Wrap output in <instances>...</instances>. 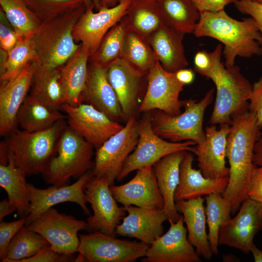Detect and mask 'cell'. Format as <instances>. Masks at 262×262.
<instances>
[{"label":"cell","instance_id":"obj_51","mask_svg":"<svg viewBox=\"0 0 262 262\" xmlns=\"http://www.w3.org/2000/svg\"><path fill=\"white\" fill-rule=\"evenodd\" d=\"M253 163L257 166H262V136L255 142L253 147Z\"/></svg>","mask_w":262,"mask_h":262},{"label":"cell","instance_id":"obj_12","mask_svg":"<svg viewBox=\"0 0 262 262\" xmlns=\"http://www.w3.org/2000/svg\"><path fill=\"white\" fill-rule=\"evenodd\" d=\"M84 193L86 201L93 211V214L87 218L85 230L115 237V228L127 212L117 205L107 180L92 177L86 186Z\"/></svg>","mask_w":262,"mask_h":262},{"label":"cell","instance_id":"obj_31","mask_svg":"<svg viewBox=\"0 0 262 262\" xmlns=\"http://www.w3.org/2000/svg\"><path fill=\"white\" fill-rule=\"evenodd\" d=\"M30 95L22 103L17 115V124L25 131L33 132L48 128L66 116Z\"/></svg>","mask_w":262,"mask_h":262},{"label":"cell","instance_id":"obj_35","mask_svg":"<svg viewBox=\"0 0 262 262\" xmlns=\"http://www.w3.org/2000/svg\"><path fill=\"white\" fill-rule=\"evenodd\" d=\"M121 58L147 75L158 61L147 38L130 30L125 37Z\"/></svg>","mask_w":262,"mask_h":262},{"label":"cell","instance_id":"obj_27","mask_svg":"<svg viewBox=\"0 0 262 262\" xmlns=\"http://www.w3.org/2000/svg\"><path fill=\"white\" fill-rule=\"evenodd\" d=\"M186 151L180 150L167 154L152 166L164 200L163 210L173 222H177L180 216L176 208L174 194L179 183L180 166Z\"/></svg>","mask_w":262,"mask_h":262},{"label":"cell","instance_id":"obj_25","mask_svg":"<svg viewBox=\"0 0 262 262\" xmlns=\"http://www.w3.org/2000/svg\"><path fill=\"white\" fill-rule=\"evenodd\" d=\"M193 153L186 151L180 166V181L174 194V200H186L211 194H223L229 176L216 179L205 177L200 169L193 167Z\"/></svg>","mask_w":262,"mask_h":262},{"label":"cell","instance_id":"obj_11","mask_svg":"<svg viewBox=\"0 0 262 262\" xmlns=\"http://www.w3.org/2000/svg\"><path fill=\"white\" fill-rule=\"evenodd\" d=\"M26 226L45 238L55 251L73 255L78 250V233L86 229L87 222L60 213L51 207Z\"/></svg>","mask_w":262,"mask_h":262},{"label":"cell","instance_id":"obj_28","mask_svg":"<svg viewBox=\"0 0 262 262\" xmlns=\"http://www.w3.org/2000/svg\"><path fill=\"white\" fill-rule=\"evenodd\" d=\"M204 199L197 198L180 200L175 202L179 213H181L186 225L187 238L195 247L199 256L210 260L213 254L206 232V216L204 206Z\"/></svg>","mask_w":262,"mask_h":262},{"label":"cell","instance_id":"obj_37","mask_svg":"<svg viewBox=\"0 0 262 262\" xmlns=\"http://www.w3.org/2000/svg\"><path fill=\"white\" fill-rule=\"evenodd\" d=\"M30 95L58 110L66 103L60 67L44 74L33 76Z\"/></svg>","mask_w":262,"mask_h":262},{"label":"cell","instance_id":"obj_6","mask_svg":"<svg viewBox=\"0 0 262 262\" xmlns=\"http://www.w3.org/2000/svg\"><path fill=\"white\" fill-rule=\"evenodd\" d=\"M215 88L208 91L199 101L190 98L183 100L184 111L171 115L159 110L150 112L152 130L158 136L173 142L193 141L201 147L205 141L203 129L204 114L213 102Z\"/></svg>","mask_w":262,"mask_h":262},{"label":"cell","instance_id":"obj_56","mask_svg":"<svg viewBox=\"0 0 262 262\" xmlns=\"http://www.w3.org/2000/svg\"><path fill=\"white\" fill-rule=\"evenodd\" d=\"M120 0H102L100 9L102 8H110L116 5Z\"/></svg>","mask_w":262,"mask_h":262},{"label":"cell","instance_id":"obj_7","mask_svg":"<svg viewBox=\"0 0 262 262\" xmlns=\"http://www.w3.org/2000/svg\"><path fill=\"white\" fill-rule=\"evenodd\" d=\"M94 146L66 126L58 141L56 153L42 174L52 185L69 184L70 179H79L92 170Z\"/></svg>","mask_w":262,"mask_h":262},{"label":"cell","instance_id":"obj_48","mask_svg":"<svg viewBox=\"0 0 262 262\" xmlns=\"http://www.w3.org/2000/svg\"><path fill=\"white\" fill-rule=\"evenodd\" d=\"M200 13L215 12L224 10L225 7L237 0H191Z\"/></svg>","mask_w":262,"mask_h":262},{"label":"cell","instance_id":"obj_2","mask_svg":"<svg viewBox=\"0 0 262 262\" xmlns=\"http://www.w3.org/2000/svg\"><path fill=\"white\" fill-rule=\"evenodd\" d=\"M196 37H210L224 45V65H235L237 56L249 58L262 55L259 41L261 33L254 19L249 17L240 21L234 19L225 10L200 13L194 32Z\"/></svg>","mask_w":262,"mask_h":262},{"label":"cell","instance_id":"obj_24","mask_svg":"<svg viewBox=\"0 0 262 262\" xmlns=\"http://www.w3.org/2000/svg\"><path fill=\"white\" fill-rule=\"evenodd\" d=\"M108 79L114 89L125 119L133 115L145 74L121 58L107 67Z\"/></svg>","mask_w":262,"mask_h":262},{"label":"cell","instance_id":"obj_54","mask_svg":"<svg viewBox=\"0 0 262 262\" xmlns=\"http://www.w3.org/2000/svg\"><path fill=\"white\" fill-rule=\"evenodd\" d=\"M250 252L255 262H262V250L259 249L254 244L251 247Z\"/></svg>","mask_w":262,"mask_h":262},{"label":"cell","instance_id":"obj_41","mask_svg":"<svg viewBox=\"0 0 262 262\" xmlns=\"http://www.w3.org/2000/svg\"><path fill=\"white\" fill-rule=\"evenodd\" d=\"M42 21L77 9L85 5L83 0H25Z\"/></svg>","mask_w":262,"mask_h":262},{"label":"cell","instance_id":"obj_40","mask_svg":"<svg viewBox=\"0 0 262 262\" xmlns=\"http://www.w3.org/2000/svg\"><path fill=\"white\" fill-rule=\"evenodd\" d=\"M220 194L206 196L205 214L208 227V237L211 250L214 255L218 254V238L222 225L230 219L229 203Z\"/></svg>","mask_w":262,"mask_h":262},{"label":"cell","instance_id":"obj_26","mask_svg":"<svg viewBox=\"0 0 262 262\" xmlns=\"http://www.w3.org/2000/svg\"><path fill=\"white\" fill-rule=\"evenodd\" d=\"M184 35L164 23L147 38L158 61L169 72H175L188 66L183 44Z\"/></svg>","mask_w":262,"mask_h":262},{"label":"cell","instance_id":"obj_33","mask_svg":"<svg viewBox=\"0 0 262 262\" xmlns=\"http://www.w3.org/2000/svg\"><path fill=\"white\" fill-rule=\"evenodd\" d=\"M125 18L129 30L146 38L164 24L157 0H131Z\"/></svg>","mask_w":262,"mask_h":262},{"label":"cell","instance_id":"obj_29","mask_svg":"<svg viewBox=\"0 0 262 262\" xmlns=\"http://www.w3.org/2000/svg\"><path fill=\"white\" fill-rule=\"evenodd\" d=\"M89 49L80 46L75 54L60 67L62 82L66 93V103L72 106L82 103V94L87 76Z\"/></svg>","mask_w":262,"mask_h":262},{"label":"cell","instance_id":"obj_18","mask_svg":"<svg viewBox=\"0 0 262 262\" xmlns=\"http://www.w3.org/2000/svg\"><path fill=\"white\" fill-rule=\"evenodd\" d=\"M167 231L158 237L150 245L143 262H201L200 256L187 238V229L184 226L183 216L177 222L168 219Z\"/></svg>","mask_w":262,"mask_h":262},{"label":"cell","instance_id":"obj_13","mask_svg":"<svg viewBox=\"0 0 262 262\" xmlns=\"http://www.w3.org/2000/svg\"><path fill=\"white\" fill-rule=\"evenodd\" d=\"M147 79V89L139 110L146 113L159 110L171 115L180 114L183 100L179 96L184 85L177 79L175 73L166 70L158 61Z\"/></svg>","mask_w":262,"mask_h":262},{"label":"cell","instance_id":"obj_10","mask_svg":"<svg viewBox=\"0 0 262 262\" xmlns=\"http://www.w3.org/2000/svg\"><path fill=\"white\" fill-rule=\"evenodd\" d=\"M138 138V121L132 115L121 130L96 149L92 177L104 178L110 186L114 185L125 161L135 149Z\"/></svg>","mask_w":262,"mask_h":262},{"label":"cell","instance_id":"obj_42","mask_svg":"<svg viewBox=\"0 0 262 262\" xmlns=\"http://www.w3.org/2000/svg\"><path fill=\"white\" fill-rule=\"evenodd\" d=\"M27 217L12 222L1 221L0 223V261L4 262L6 249L10 242L19 229L25 225Z\"/></svg>","mask_w":262,"mask_h":262},{"label":"cell","instance_id":"obj_17","mask_svg":"<svg viewBox=\"0 0 262 262\" xmlns=\"http://www.w3.org/2000/svg\"><path fill=\"white\" fill-rule=\"evenodd\" d=\"M92 177L91 170L71 185H52L46 189H39L28 183L31 203L25 225L28 226L38 216L55 205L66 202L77 203L85 214L90 215L86 206L84 190Z\"/></svg>","mask_w":262,"mask_h":262},{"label":"cell","instance_id":"obj_34","mask_svg":"<svg viewBox=\"0 0 262 262\" xmlns=\"http://www.w3.org/2000/svg\"><path fill=\"white\" fill-rule=\"evenodd\" d=\"M31 37L18 38L7 53L0 49V82L15 77L28 64L36 60L37 55Z\"/></svg>","mask_w":262,"mask_h":262},{"label":"cell","instance_id":"obj_14","mask_svg":"<svg viewBox=\"0 0 262 262\" xmlns=\"http://www.w3.org/2000/svg\"><path fill=\"white\" fill-rule=\"evenodd\" d=\"M262 228V205L247 197L243 201L235 216L221 227L218 245L248 254L255 236Z\"/></svg>","mask_w":262,"mask_h":262},{"label":"cell","instance_id":"obj_47","mask_svg":"<svg viewBox=\"0 0 262 262\" xmlns=\"http://www.w3.org/2000/svg\"><path fill=\"white\" fill-rule=\"evenodd\" d=\"M247 197L262 205V166L254 165L250 179Z\"/></svg>","mask_w":262,"mask_h":262},{"label":"cell","instance_id":"obj_23","mask_svg":"<svg viewBox=\"0 0 262 262\" xmlns=\"http://www.w3.org/2000/svg\"><path fill=\"white\" fill-rule=\"evenodd\" d=\"M28 64L15 77L0 82V134L6 136L17 128V115L28 96L33 80V73Z\"/></svg>","mask_w":262,"mask_h":262},{"label":"cell","instance_id":"obj_9","mask_svg":"<svg viewBox=\"0 0 262 262\" xmlns=\"http://www.w3.org/2000/svg\"><path fill=\"white\" fill-rule=\"evenodd\" d=\"M75 262H132L144 257L149 245L116 238L99 231L79 235Z\"/></svg>","mask_w":262,"mask_h":262},{"label":"cell","instance_id":"obj_52","mask_svg":"<svg viewBox=\"0 0 262 262\" xmlns=\"http://www.w3.org/2000/svg\"><path fill=\"white\" fill-rule=\"evenodd\" d=\"M16 209L9 202L8 199H4L0 202V222L3 221L4 217L14 212Z\"/></svg>","mask_w":262,"mask_h":262},{"label":"cell","instance_id":"obj_15","mask_svg":"<svg viewBox=\"0 0 262 262\" xmlns=\"http://www.w3.org/2000/svg\"><path fill=\"white\" fill-rule=\"evenodd\" d=\"M61 110L66 114L68 126L96 149L124 127L87 103H82L76 106L65 103Z\"/></svg>","mask_w":262,"mask_h":262},{"label":"cell","instance_id":"obj_39","mask_svg":"<svg viewBox=\"0 0 262 262\" xmlns=\"http://www.w3.org/2000/svg\"><path fill=\"white\" fill-rule=\"evenodd\" d=\"M50 244L39 233L24 225L10 242L6 249L4 262H20L31 258Z\"/></svg>","mask_w":262,"mask_h":262},{"label":"cell","instance_id":"obj_46","mask_svg":"<svg viewBox=\"0 0 262 262\" xmlns=\"http://www.w3.org/2000/svg\"><path fill=\"white\" fill-rule=\"evenodd\" d=\"M248 110L254 112L257 125L262 128V76L252 84L251 94L249 98Z\"/></svg>","mask_w":262,"mask_h":262},{"label":"cell","instance_id":"obj_38","mask_svg":"<svg viewBox=\"0 0 262 262\" xmlns=\"http://www.w3.org/2000/svg\"><path fill=\"white\" fill-rule=\"evenodd\" d=\"M0 5L18 38L31 37L42 22L25 0H0Z\"/></svg>","mask_w":262,"mask_h":262},{"label":"cell","instance_id":"obj_57","mask_svg":"<svg viewBox=\"0 0 262 262\" xmlns=\"http://www.w3.org/2000/svg\"><path fill=\"white\" fill-rule=\"evenodd\" d=\"M223 261L225 262H239L240 260L235 256L228 254L223 256Z\"/></svg>","mask_w":262,"mask_h":262},{"label":"cell","instance_id":"obj_22","mask_svg":"<svg viewBox=\"0 0 262 262\" xmlns=\"http://www.w3.org/2000/svg\"><path fill=\"white\" fill-rule=\"evenodd\" d=\"M128 215L116 227V235L134 238L150 245L163 234V223L168 220L163 209H146L137 206L122 207Z\"/></svg>","mask_w":262,"mask_h":262},{"label":"cell","instance_id":"obj_43","mask_svg":"<svg viewBox=\"0 0 262 262\" xmlns=\"http://www.w3.org/2000/svg\"><path fill=\"white\" fill-rule=\"evenodd\" d=\"M18 36L3 10L0 9V49L9 52L18 41Z\"/></svg>","mask_w":262,"mask_h":262},{"label":"cell","instance_id":"obj_20","mask_svg":"<svg viewBox=\"0 0 262 262\" xmlns=\"http://www.w3.org/2000/svg\"><path fill=\"white\" fill-rule=\"evenodd\" d=\"M107 71V67L88 62L82 103L91 105L114 121L126 120L116 93L108 79Z\"/></svg>","mask_w":262,"mask_h":262},{"label":"cell","instance_id":"obj_49","mask_svg":"<svg viewBox=\"0 0 262 262\" xmlns=\"http://www.w3.org/2000/svg\"><path fill=\"white\" fill-rule=\"evenodd\" d=\"M194 63L195 71L204 76L211 65L209 52L204 50L197 51L194 56Z\"/></svg>","mask_w":262,"mask_h":262},{"label":"cell","instance_id":"obj_30","mask_svg":"<svg viewBox=\"0 0 262 262\" xmlns=\"http://www.w3.org/2000/svg\"><path fill=\"white\" fill-rule=\"evenodd\" d=\"M26 176L16 165L8 152V164H0V186L7 193L9 202L16 208L20 218L27 217L30 209V196Z\"/></svg>","mask_w":262,"mask_h":262},{"label":"cell","instance_id":"obj_3","mask_svg":"<svg viewBox=\"0 0 262 262\" xmlns=\"http://www.w3.org/2000/svg\"><path fill=\"white\" fill-rule=\"evenodd\" d=\"M85 9L83 5L42 22L31 37L37 55L36 60L30 64L33 76L61 67L75 54L81 43H76L72 30Z\"/></svg>","mask_w":262,"mask_h":262},{"label":"cell","instance_id":"obj_36","mask_svg":"<svg viewBox=\"0 0 262 262\" xmlns=\"http://www.w3.org/2000/svg\"><path fill=\"white\" fill-rule=\"evenodd\" d=\"M128 30L124 16L105 34L97 50L89 56L88 62L98 66L108 67L120 58Z\"/></svg>","mask_w":262,"mask_h":262},{"label":"cell","instance_id":"obj_50","mask_svg":"<svg viewBox=\"0 0 262 262\" xmlns=\"http://www.w3.org/2000/svg\"><path fill=\"white\" fill-rule=\"evenodd\" d=\"M177 79L184 86L191 83L195 79V72L190 68H183L175 72Z\"/></svg>","mask_w":262,"mask_h":262},{"label":"cell","instance_id":"obj_32","mask_svg":"<svg viewBox=\"0 0 262 262\" xmlns=\"http://www.w3.org/2000/svg\"><path fill=\"white\" fill-rule=\"evenodd\" d=\"M163 22L184 34L193 33L200 13L191 0H157Z\"/></svg>","mask_w":262,"mask_h":262},{"label":"cell","instance_id":"obj_19","mask_svg":"<svg viewBox=\"0 0 262 262\" xmlns=\"http://www.w3.org/2000/svg\"><path fill=\"white\" fill-rule=\"evenodd\" d=\"M110 190L116 201L123 206L164 209V198L159 189L152 166L137 170L135 176L131 180L121 185H111Z\"/></svg>","mask_w":262,"mask_h":262},{"label":"cell","instance_id":"obj_5","mask_svg":"<svg viewBox=\"0 0 262 262\" xmlns=\"http://www.w3.org/2000/svg\"><path fill=\"white\" fill-rule=\"evenodd\" d=\"M66 119L46 129L33 132L16 129L4 140L16 165L26 176L42 174L56 153L57 146Z\"/></svg>","mask_w":262,"mask_h":262},{"label":"cell","instance_id":"obj_55","mask_svg":"<svg viewBox=\"0 0 262 262\" xmlns=\"http://www.w3.org/2000/svg\"><path fill=\"white\" fill-rule=\"evenodd\" d=\"M102 0H83L84 4L86 7V8H88L89 7L94 5L95 9L97 11L100 9V5Z\"/></svg>","mask_w":262,"mask_h":262},{"label":"cell","instance_id":"obj_44","mask_svg":"<svg viewBox=\"0 0 262 262\" xmlns=\"http://www.w3.org/2000/svg\"><path fill=\"white\" fill-rule=\"evenodd\" d=\"M234 4L241 13L249 15L255 20L261 33L259 43L262 50V4L250 0H237Z\"/></svg>","mask_w":262,"mask_h":262},{"label":"cell","instance_id":"obj_8","mask_svg":"<svg viewBox=\"0 0 262 262\" xmlns=\"http://www.w3.org/2000/svg\"><path fill=\"white\" fill-rule=\"evenodd\" d=\"M139 138L137 144L126 158L116 179L121 180L131 172L153 165L165 155L180 151H188L194 153L196 142H168L155 134L152 128L150 112H146L138 121Z\"/></svg>","mask_w":262,"mask_h":262},{"label":"cell","instance_id":"obj_45","mask_svg":"<svg viewBox=\"0 0 262 262\" xmlns=\"http://www.w3.org/2000/svg\"><path fill=\"white\" fill-rule=\"evenodd\" d=\"M75 258L71 254L59 253L50 246L41 250L33 256L22 260L20 262H75Z\"/></svg>","mask_w":262,"mask_h":262},{"label":"cell","instance_id":"obj_21","mask_svg":"<svg viewBox=\"0 0 262 262\" xmlns=\"http://www.w3.org/2000/svg\"><path fill=\"white\" fill-rule=\"evenodd\" d=\"M230 125H220L218 130L215 125L205 129V141L201 147H196L197 166L203 176L211 179L229 176V168L226 165L227 137Z\"/></svg>","mask_w":262,"mask_h":262},{"label":"cell","instance_id":"obj_58","mask_svg":"<svg viewBox=\"0 0 262 262\" xmlns=\"http://www.w3.org/2000/svg\"><path fill=\"white\" fill-rule=\"evenodd\" d=\"M250 0L262 4V0Z\"/></svg>","mask_w":262,"mask_h":262},{"label":"cell","instance_id":"obj_4","mask_svg":"<svg viewBox=\"0 0 262 262\" xmlns=\"http://www.w3.org/2000/svg\"><path fill=\"white\" fill-rule=\"evenodd\" d=\"M222 48V45L218 44L209 52L211 65L204 76L212 80L216 89L209 121L211 125H230L232 116L248 110V100L252 89V84L242 74L239 66H225L221 61Z\"/></svg>","mask_w":262,"mask_h":262},{"label":"cell","instance_id":"obj_53","mask_svg":"<svg viewBox=\"0 0 262 262\" xmlns=\"http://www.w3.org/2000/svg\"><path fill=\"white\" fill-rule=\"evenodd\" d=\"M8 163V148L4 142L0 145V164L6 165Z\"/></svg>","mask_w":262,"mask_h":262},{"label":"cell","instance_id":"obj_1","mask_svg":"<svg viewBox=\"0 0 262 262\" xmlns=\"http://www.w3.org/2000/svg\"><path fill=\"white\" fill-rule=\"evenodd\" d=\"M256 114L247 110L232 116L227 137V158L229 162V182L223 194L229 203L231 213L238 211L247 197L250 179L255 165L253 147L262 132Z\"/></svg>","mask_w":262,"mask_h":262},{"label":"cell","instance_id":"obj_16","mask_svg":"<svg viewBox=\"0 0 262 262\" xmlns=\"http://www.w3.org/2000/svg\"><path fill=\"white\" fill-rule=\"evenodd\" d=\"M131 0H120L116 5L97 12H94V5L86 8L73 27L75 41L87 47L90 55L93 54L105 34L126 15Z\"/></svg>","mask_w":262,"mask_h":262},{"label":"cell","instance_id":"obj_59","mask_svg":"<svg viewBox=\"0 0 262 262\" xmlns=\"http://www.w3.org/2000/svg\"></svg>","mask_w":262,"mask_h":262}]
</instances>
